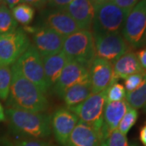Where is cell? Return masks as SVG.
<instances>
[{
    "instance_id": "f546056e",
    "label": "cell",
    "mask_w": 146,
    "mask_h": 146,
    "mask_svg": "<svg viewBox=\"0 0 146 146\" xmlns=\"http://www.w3.org/2000/svg\"><path fill=\"white\" fill-rule=\"evenodd\" d=\"M15 146H54L39 141H29V140H24V141H19L14 144Z\"/></svg>"
},
{
    "instance_id": "9c48e42d",
    "label": "cell",
    "mask_w": 146,
    "mask_h": 146,
    "mask_svg": "<svg viewBox=\"0 0 146 146\" xmlns=\"http://www.w3.org/2000/svg\"><path fill=\"white\" fill-rule=\"evenodd\" d=\"M23 29L30 33L33 46L42 58L62 51L64 37L46 27L25 26Z\"/></svg>"
},
{
    "instance_id": "d6a6232c",
    "label": "cell",
    "mask_w": 146,
    "mask_h": 146,
    "mask_svg": "<svg viewBox=\"0 0 146 146\" xmlns=\"http://www.w3.org/2000/svg\"><path fill=\"white\" fill-rule=\"evenodd\" d=\"M23 3H26L31 7H41L47 3V0H21Z\"/></svg>"
},
{
    "instance_id": "ba28073f",
    "label": "cell",
    "mask_w": 146,
    "mask_h": 146,
    "mask_svg": "<svg viewBox=\"0 0 146 146\" xmlns=\"http://www.w3.org/2000/svg\"><path fill=\"white\" fill-rule=\"evenodd\" d=\"M31 46V42L23 29L0 34V65L12 66Z\"/></svg>"
},
{
    "instance_id": "1f68e13d",
    "label": "cell",
    "mask_w": 146,
    "mask_h": 146,
    "mask_svg": "<svg viewBox=\"0 0 146 146\" xmlns=\"http://www.w3.org/2000/svg\"><path fill=\"white\" fill-rule=\"evenodd\" d=\"M136 56H137L139 63L141 64V68H143L144 71H146V47L139 50L136 54Z\"/></svg>"
},
{
    "instance_id": "8fae6325",
    "label": "cell",
    "mask_w": 146,
    "mask_h": 146,
    "mask_svg": "<svg viewBox=\"0 0 146 146\" xmlns=\"http://www.w3.org/2000/svg\"><path fill=\"white\" fill-rule=\"evenodd\" d=\"M89 80V69L80 63L69 60L60 76L53 86V92L62 98L64 92L76 84Z\"/></svg>"
},
{
    "instance_id": "4316f807",
    "label": "cell",
    "mask_w": 146,
    "mask_h": 146,
    "mask_svg": "<svg viewBox=\"0 0 146 146\" xmlns=\"http://www.w3.org/2000/svg\"><path fill=\"white\" fill-rule=\"evenodd\" d=\"M101 146H130L127 138L121 131L115 129L102 140Z\"/></svg>"
},
{
    "instance_id": "4dcf8cb0",
    "label": "cell",
    "mask_w": 146,
    "mask_h": 146,
    "mask_svg": "<svg viewBox=\"0 0 146 146\" xmlns=\"http://www.w3.org/2000/svg\"><path fill=\"white\" fill-rule=\"evenodd\" d=\"M72 1L73 0H47V3L56 9H63Z\"/></svg>"
},
{
    "instance_id": "30bf717a",
    "label": "cell",
    "mask_w": 146,
    "mask_h": 146,
    "mask_svg": "<svg viewBox=\"0 0 146 146\" xmlns=\"http://www.w3.org/2000/svg\"><path fill=\"white\" fill-rule=\"evenodd\" d=\"M96 56L114 63L128 51L129 45L122 34L94 35Z\"/></svg>"
},
{
    "instance_id": "277c9868",
    "label": "cell",
    "mask_w": 146,
    "mask_h": 146,
    "mask_svg": "<svg viewBox=\"0 0 146 146\" xmlns=\"http://www.w3.org/2000/svg\"><path fill=\"white\" fill-rule=\"evenodd\" d=\"M129 12L111 1L95 6L93 34H121Z\"/></svg>"
},
{
    "instance_id": "603a6c76",
    "label": "cell",
    "mask_w": 146,
    "mask_h": 146,
    "mask_svg": "<svg viewBox=\"0 0 146 146\" xmlns=\"http://www.w3.org/2000/svg\"><path fill=\"white\" fill-rule=\"evenodd\" d=\"M18 23L11 14L7 6L0 5V34L14 32L17 29Z\"/></svg>"
},
{
    "instance_id": "e0dca14e",
    "label": "cell",
    "mask_w": 146,
    "mask_h": 146,
    "mask_svg": "<svg viewBox=\"0 0 146 146\" xmlns=\"http://www.w3.org/2000/svg\"><path fill=\"white\" fill-rule=\"evenodd\" d=\"M99 133L91 126L79 120L63 146H101Z\"/></svg>"
},
{
    "instance_id": "8992f818",
    "label": "cell",
    "mask_w": 146,
    "mask_h": 146,
    "mask_svg": "<svg viewBox=\"0 0 146 146\" xmlns=\"http://www.w3.org/2000/svg\"><path fill=\"white\" fill-rule=\"evenodd\" d=\"M106 104V94L103 91L98 94H92L81 103L68 109L78 117L80 121L91 126L101 136Z\"/></svg>"
},
{
    "instance_id": "f1b7e54d",
    "label": "cell",
    "mask_w": 146,
    "mask_h": 146,
    "mask_svg": "<svg viewBox=\"0 0 146 146\" xmlns=\"http://www.w3.org/2000/svg\"><path fill=\"white\" fill-rule=\"evenodd\" d=\"M141 0H111L115 5L119 7L120 8L131 11V10L140 2Z\"/></svg>"
},
{
    "instance_id": "d4e9b609",
    "label": "cell",
    "mask_w": 146,
    "mask_h": 146,
    "mask_svg": "<svg viewBox=\"0 0 146 146\" xmlns=\"http://www.w3.org/2000/svg\"><path fill=\"white\" fill-rule=\"evenodd\" d=\"M138 116H139V114H138L137 110L134 109L129 106L126 114L123 117L122 120L120 121L119 127H118V130L121 131L123 134L127 135L131 128L135 125L136 120L138 119Z\"/></svg>"
},
{
    "instance_id": "52a82bcc",
    "label": "cell",
    "mask_w": 146,
    "mask_h": 146,
    "mask_svg": "<svg viewBox=\"0 0 146 146\" xmlns=\"http://www.w3.org/2000/svg\"><path fill=\"white\" fill-rule=\"evenodd\" d=\"M122 36L132 47L145 46L146 35V0H141L127 17Z\"/></svg>"
},
{
    "instance_id": "ffe728a7",
    "label": "cell",
    "mask_w": 146,
    "mask_h": 146,
    "mask_svg": "<svg viewBox=\"0 0 146 146\" xmlns=\"http://www.w3.org/2000/svg\"><path fill=\"white\" fill-rule=\"evenodd\" d=\"M92 94L93 91L89 80L80 82L70 87L64 92L62 98L66 106L70 108L81 103Z\"/></svg>"
},
{
    "instance_id": "f35d334b",
    "label": "cell",
    "mask_w": 146,
    "mask_h": 146,
    "mask_svg": "<svg viewBox=\"0 0 146 146\" xmlns=\"http://www.w3.org/2000/svg\"><path fill=\"white\" fill-rule=\"evenodd\" d=\"M143 108H144V111L145 112V114H146V103H145V106H143Z\"/></svg>"
},
{
    "instance_id": "5b68a950",
    "label": "cell",
    "mask_w": 146,
    "mask_h": 146,
    "mask_svg": "<svg viewBox=\"0 0 146 146\" xmlns=\"http://www.w3.org/2000/svg\"><path fill=\"white\" fill-rule=\"evenodd\" d=\"M12 66L25 78L37 86L44 94H46L50 89L45 76L42 57L33 45Z\"/></svg>"
},
{
    "instance_id": "b9f144b4",
    "label": "cell",
    "mask_w": 146,
    "mask_h": 146,
    "mask_svg": "<svg viewBox=\"0 0 146 146\" xmlns=\"http://www.w3.org/2000/svg\"><path fill=\"white\" fill-rule=\"evenodd\" d=\"M133 146H135V145H133Z\"/></svg>"
},
{
    "instance_id": "ab89813d",
    "label": "cell",
    "mask_w": 146,
    "mask_h": 146,
    "mask_svg": "<svg viewBox=\"0 0 146 146\" xmlns=\"http://www.w3.org/2000/svg\"><path fill=\"white\" fill-rule=\"evenodd\" d=\"M145 46H146V35H145Z\"/></svg>"
},
{
    "instance_id": "9a60e30c",
    "label": "cell",
    "mask_w": 146,
    "mask_h": 146,
    "mask_svg": "<svg viewBox=\"0 0 146 146\" xmlns=\"http://www.w3.org/2000/svg\"><path fill=\"white\" fill-rule=\"evenodd\" d=\"M63 10L77 23L81 29L90 30L95 14V6L91 0H73Z\"/></svg>"
},
{
    "instance_id": "e575fe53",
    "label": "cell",
    "mask_w": 146,
    "mask_h": 146,
    "mask_svg": "<svg viewBox=\"0 0 146 146\" xmlns=\"http://www.w3.org/2000/svg\"><path fill=\"white\" fill-rule=\"evenodd\" d=\"M4 1L9 9H12L14 7L20 4V3L21 2V0H4Z\"/></svg>"
},
{
    "instance_id": "cb8c5ba5",
    "label": "cell",
    "mask_w": 146,
    "mask_h": 146,
    "mask_svg": "<svg viewBox=\"0 0 146 146\" xmlns=\"http://www.w3.org/2000/svg\"><path fill=\"white\" fill-rule=\"evenodd\" d=\"M11 70L10 67L0 65V99H7L10 93Z\"/></svg>"
},
{
    "instance_id": "d6986e66",
    "label": "cell",
    "mask_w": 146,
    "mask_h": 146,
    "mask_svg": "<svg viewBox=\"0 0 146 146\" xmlns=\"http://www.w3.org/2000/svg\"><path fill=\"white\" fill-rule=\"evenodd\" d=\"M42 60L46 83L50 88L56 83L69 59L63 51H60L55 54L42 58Z\"/></svg>"
},
{
    "instance_id": "60d3db41",
    "label": "cell",
    "mask_w": 146,
    "mask_h": 146,
    "mask_svg": "<svg viewBox=\"0 0 146 146\" xmlns=\"http://www.w3.org/2000/svg\"><path fill=\"white\" fill-rule=\"evenodd\" d=\"M0 3H1V0H0Z\"/></svg>"
},
{
    "instance_id": "83f0119b",
    "label": "cell",
    "mask_w": 146,
    "mask_h": 146,
    "mask_svg": "<svg viewBox=\"0 0 146 146\" xmlns=\"http://www.w3.org/2000/svg\"><path fill=\"white\" fill-rule=\"evenodd\" d=\"M145 73V71L144 72L131 75L124 79V89L126 90V93H131L136 90L141 85L144 80Z\"/></svg>"
},
{
    "instance_id": "5bb4252c",
    "label": "cell",
    "mask_w": 146,
    "mask_h": 146,
    "mask_svg": "<svg viewBox=\"0 0 146 146\" xmlns=\"http://www.w3.org/2000/svg\"><path fill=\"white\" fill-rule=\"evenodd\" d=\"M79 122L78 117L67 107L57 109L51 116L50 125L56 141L64 145Z\"/></svg>"
},
{
    "instance_id": "836d02e7",
    "label": "cell",
    "mask_w": 146,
    "mask_h": 146,
    "mask_svg": "<svg viewBox=\"0 0 146 146\" xmlns=\"http://www.w3.org/2000/svg\"><path fill=\"white\" fill-rule=\"evenodd\" d=\"M140 140L142 145L144 146H146V121L145 122L144 125L141 127L140 130Z\"/></svg>"
},
{
    "instance_id": "ac0fdd59",
    "label": "cell",
    "mask_w": 146,
    "mask_h": 146,
    "mask_svg": "<svg viewBox=\"0 0 146 146\" xmlns=\"http://www.w3.org/2000/svg\"><path fill=\"white\" fill-rule=\"evenodd\" d=\"M112 64L115 82L119 79L124 80L131 75L145 72L138 61L136 54L131 51H127Z\"/></svg>"
},
{
    "instance_id": "74e56055",
    "label": "cell",
    "mask_w": 146,
    "mask_h": 146,
    "mask_svg": "<svg viewBox=\"0 0 146 146\" xmlns=\"http://www.w3.org/2000/svg\"><path fill=\"white\" fill-rule=\"evenodd\" d=\"M3 146H15V145H14V144L11 143L10 141H5V142H3Z\"/></svg>"
},
{
    "instance_id": "4fadbf2b",
    "label": "cell",
    "mask_w": 146,
    "mask_h": 146,
    "mask_svg": "<svg viewBox=\"0 0 146 146\" xmlns=\"http://www.w3.org/2000/svg\"><path fill=\"white\" fill-rule=\"evenodd\" d=\"M89 73L93 94L103 92L110 84L115 83L113 64L102 58L98 57L94 58L89 69Z\"/></svg>"
},
{
    "instance_id": "8d00e7d4",
    "label": "cell",
    "mask_w": 146,
    "mask_h": 146,
    "mask_svg": "<svg viewBox=\"0 0 146 146\" xmlns=\"http://www.w3.org/2000/svg\"><path fill=\"white\" fill-rule=\"evenodd\" d=\"M91 1L93 2L94 6H98L99 4H102V3H106V2H110L111 0H91Z\"/></svg>"
},
{
    "instance_id": "484cf974",
    "label": "cell",
    "mask_w": 146,
    "mask_h": 146,
    "mask_svg": "<svg viewBox=\"0 0 146 146\" xmlns=\"http://www.w3.org/2000/svg\"><path fill=\"white\" fill-rule=\"evenodd\" d=\"M106 94V100L107 102H119L123 101L126 98V90L124 86L121 84L115 82L110 84L107 89L105 90Z\"/></svg>"
},
{
    "instance_id": "d590c367",
    "label": "cell",
    "mask_w": 146,
    "mask_h": 146,
    "mask_svg": "<svg viewBox=\"0 0 146 146\" xmlns=\"http://www.w3.org/2000/svg\"><path fill=\"white\" fill-rule=\"evenodd\" d=\"M5 119H6L5 112H4V110H3V108L2 105L0 104V122L4 121Z\"/></svg>"
},
{
    "instance_id": "6da1fadb",
    "label": "cell",
    "mask_w": 146,
    "mask_h": 146,
    "mask_svg": "<svg viewBox=\"0 0 146 146\" xmlns=\"http://www.w3.org/2000/svg\"><path fill=\"white\" fill-rule=\"evenodd\" d=\"M7 106L9 108L42 112L48 106L46 94L31 81L25 78L13 66Z\"/></svg>"
},
{
    "instance_id": "7402d4cb",
    "label": "cell",
    "mask_w": 146,
    "mask_h": 146,
    "mask_svg": "<svg viewBox=\"0 0 146 146\" xmlns=\"http://www.w3.org/2000/svg\"><path fill=\"white\" fill-rule=\"evenodd\" d=\"M35 11L31 6L26 3H20L11 9V14L17 23L27 26L33 20Z\"/></svg>"
},
{
    "instance_id": "44dd1931",
    "label": "cell",
    "mask_w": 146,
    "mask_h": 146,
    "mask_svg": "<svg viewBox=\"0 0 146 146\" xmlns=\"http://www.w3.org/2000/svg\"><path fill=\"white\" fill-rule=\"evenodd\" d=\"M126 102L134 109L142 108L146 103V72L141 84L134 91L126 94Z\"/></svg>"
},
{
    "instance_id": "7a4b0ae2",
    "label": "cell",
    "mask_w": 146,
    "mask_h": 146,
    "mask_svg": "<svg viewBox=\"0 0 146 146\" xmlns=\"http://www.w3.org/2000/svg\"><path fill=\"white\" fill-rule=\"evenodd\" d=\"M6 115L11 127L16 133L37 139L46 138L51 134L50 115L16 108L7 109Z\"/></svg>"
},
{
    "instance_id": "2e32d148",
    "label": "cell",
    "mask_w": 146,
    "mask_h": 146,
    "mask_svg": "<svg viewBox=\"0 0 146 146\" xmlns=\"http://www.w3.org/2000/svg\"><path fill=\"white\" fill-rule=\"evenodd\" d=\"M128 107L129 105L126 100L107 102L106 104L103 113V126L101 132L102 141L110 131L118 129L120 121L126 114Z\"/></svg>"
},
{
    "instance_id": "7c38bea8",
    "label": "cell",
    "mask_w": 146,
    "mask_h": 146,
    "mask_svg": "<svg viewBox=\"0 0 146 146\" xmlns=\"http://www.w3.org/2000/svg\"><path fill=\"white\" fill-rule=\"evenodd\" d=\"M43 26L52 29L64 38L80 30L77 23L63 9L47 11L42 14Z\"/></svg>"
},
{
    "instance_id": "3957f363",
    "label": "cell",
    "mask_w": 146,
    "mask_h": 146,
    "mask_svg": "<svg viewBox=\"0 0 146 146\" xmlns=\"http://www.w3.org/2000/svg\"><path fill=\"white\" fill-rule=\"evenodd\" d=\"M63 51L69 60L74 61L89 69L96 56L93 33L80 29L64 38Z\"/></svg>"
}]
</instances>
